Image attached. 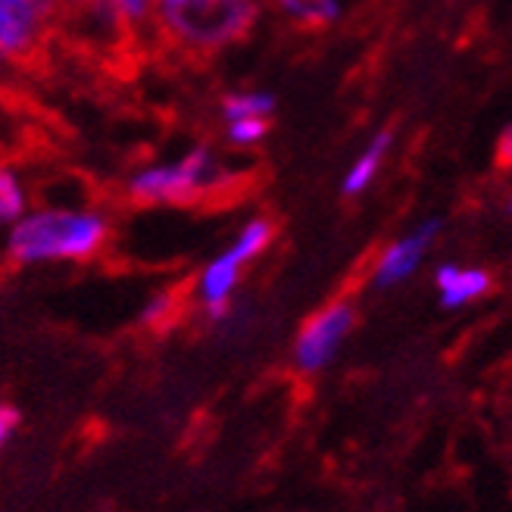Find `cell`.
Masks as SVG:
<instances>
[{"label": "cell", "mask_w": 512, "mask_h": 512, "mask_svg": "<svg viewBox=\"0 0 512 512\" xmlns=\"http://www.w3.org/2000/svg\"><path fill=\"white\" fill-rule=\"evenodd\" d=\"M388 144H391V132H378L375 141L366 147L363 157L353 163V169H350L347 178H344V194H347V197L363 194V191L369 188V182L375 178V172H378V166H381V157H384V150H388Z\"/></svg>", "instance_id": "13"}, {"label": "cell", "mask_w": 512, "mask_h": 512, "mask_svg": "<svg viewBox=\"0 0 512 512\" xmlns=\"http://www.w3.org/2000/svg\"><path fill=\"white\" fill-rule=\"evenodd\" d=\"M63 22L60 0H0V69L32 66Z\"/></svg>", "instance_id": "4"}, {"label": "cell", "mask_w": 512, "mask_h": 512, "mask_svg": "<svg viewBox=\"0 0 512 512\" xmlns=\"http://www.w3.org/2000/svg\"><path fill=\"white\" fill-rule=\"evenodd\" d=\"M175 313V297L172 294H157L147 306H144V313H141V322L144 325H160L163 319H169Z\"/></svg>", "instance_id": "15"}, {"label": "cell", "mask_w": 512, "mask_h": 512, "mask_svg": "<svg viewBox=\"0 0 512 512\" xmlns=\"http://www.w3.org/2000/svg\"><path fill=\"white\" fill-rule=\"evenodd\" d=\"M438 228H441V222L431 219V222H425L419 228V232L406 235L403 241H397V244H391L388 250H384L381 260L375 263V272H372L375 288H391V285H397V281H403L409 272H413L422 263L431 238L438 235Z\"/></svg>", "instance_id": "7"}, {"label": "cell", "mask_w": 512, "mask_h": 512, "mask_svg": "<svg viewBox=\"0 0 512 512\" xmlns=\"http://www.w3.org/2000/svg\"><path fill=\"white\" fill-rule=\"evenodd\" d=\"M88 4H94V0H60L63 13H75V10H82V7H88Z\"/></svg>", "instance_id": "18"}, {"label": "cell", "mask_w": 512, "mask_h": 512, "mask_svg": "<svg viewBox=\"0 0 512 512\" xmlns=\"http://www.w3.org/2000/svg\"><path fill=\"white\" fill-rule=\"evenodd\" d=\"M228 175L207 144H197L175 160H160L135 169L125 178V197L138 207H185L216 194Z\"/></svg>", "instance_id": "3"}, {"label": "cell", "mask_w": 512, "mask_h": 512, "mask_svg": "<svg viewBox=\"0 0 512 512\" xmlns=\"http://www.w3.org/2000/svg\"><path fill=\"white\" fill-rule=\"evenodd\" d=\"M260 0H157L153 44L182 60H213L250 38Z\"/></svg>", "instance_id": "1"}, {"label": "cell", "mask_w": 512, "mask_h": 512, "mask_svg": "<svg viewBox=\"0 0 512 512\" xmlns=\"http://www.w3.org/2000/svg\"><path fill=\"white\" fill-rule=\"evenodd\" d=\"M272 4L300 29H325L341 16V0H272Z\"/></svg>", "instance_id": "11"}, {"label": "cell", "mask_w": 512, "mask_h": 512, "mask_svg": "<svg viewBox=\"0 0 512 512\" xmlns=\"http://www.w3.org/2000/svg\"><path fill=\"white\" fill-rule=\"evenodd\" d=\"M275 238V225L269 219H250L238 238L232 241V247L222 250L219 256L203 266V272L197 275V297L203 303L210 319H225L228 306H232V294L241 281V272L247 263H253Z\"/></svg>", "instance_id": "5"}, {"label": "cell", "mask_w": 512, "mask_h": 512, "mask_svg": "<svg viewBox=\"0 0 512 512\" xmlns=\"http://www.w3.org/2000/svg\"><path fill=\"white\" fill-rule=\"evenodd\" d=\"M16 425H19V413H16L13 406L0 403V450H4V444H7V441L13 438Z\"/></svg>", "instance_id": "16"}, {"label": "cell", "mask_w": 512, "mask_h": 512, "mask_svg": "<svg viewBox=\"0 0 512 512\" xmlns=\"http://www.w3.org/2000/svg\"><path fill=\"white\" fill-rule=\"evenodd\" d=\"M438 288H441V303L447 310H456L475 297H481L491 288V275L484 269H459V266H441L438 269Z\"/></svg>", "instance_id": "8"}, {"label": "cell", "mask_w": 512, "mask_h": 512, "mask_svg": "<svg viewBox=\"0 0 512 512\" xmlns=\"http://www.w3.org/2000/svg\"><path fill=\"white\" fill-rule=\"evenodd\" d=\"M110 216L91 207H41L10 225L7 253L19 266L85 263L110 244Z\"/></svg>", "instance_id": "2"}, {"label": "cell", "mask_w": 512, "mask_h": 512, "mask_svg": "<svg viewBox=\"0 0 512 512\" xmlns=\"http://www.w3.org/2000/svg\"><path fill=\"white\" fill-rule=\"evenodd\" d=\"M512 163V128L500 138V166H509Z\"/></svg>", "instance_id": "17"}, {"label": "cell", "mask_w": 512, "mask_h": 512, "mask_svg": "<svg viewBox=\"0 0 512 512\" xmlns=\"http://www.w3.org/2000/svg\"><path fill=\"white\" fill-rule=\"evenodd\" d=\"M356 325V310L347 300L328 303L310 322L300 328L297 344H294V363L300 372H319L325 369L335 353L341 350L344 338Z\"/></svg>", "instance_id": "6"}, {"label": "cell", "mask_w": 512, "mask_h": 512, "mask_svg": "<svg viewBox=\"0 0 512 512\" xmlns=\"http://www.w3.org/2000/svg\"><path fill=\"white\" fill-rule=\"evenodd\" d=\"M272 128V119H238L225 122V141L232 147H256Z\"/></svg>", "instance_id": "14"}, {"label": "cell", "mask_w": 512, "mask_h": 512, "mask_svg": "<svg viewBox=\"0 0 512 512\" xmlns=\"http://www.w3.org/2000/svg\"><path fill=\"white\" fill-rule=\"evenodd\" d=\"M29 213V191H25L22 175L0 163V225H16Z\"/></svg>", "instance_id": "12"}, {"label": "cell", "mask_w": 512, "mask_h": 512, "mask_svg": "<svg viewBox=\"0 0 512 512\" xmlns=\"http://www.w3.org/2000/svg\"><path fill=\"white\" fill-rule=\"evenodd\" d=\"M104 7L122 25L128 41H153V19H157V0H104Z\"/></svg>", "instance_id": "9"}, {"label": "cell", "mask_w": 512, "mask_h": 512, "mask_svg": "<svg viewBox=\"0 0 512 512\" xmlns=\"http://www.w3.org/2000/svg\"><path fill=\"white\" fill-rule=\"evenodd\" d=\"M275 110V97L269 91H228L219 100V116L222 122H238V119H272Z\"/></svg>", "instance_id": "10"}]
</instances>
